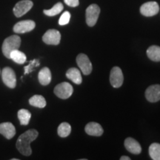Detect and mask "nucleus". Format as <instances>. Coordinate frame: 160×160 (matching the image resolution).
<instances>
[{
    "label": "nucleus",
    "mask_w": 160,
    "mask_h": 160,
    "mask_svg": "<svg viewBox=\"0 0 160 160\" xmlns=\"http://www.w3.org/2000/svg\"><path fill=\"white\" fill-rule=\"evenodd\" d=\"M124 77L122 70L119 67H113L111 71L110 75V82L113 88H118L122 85Z\"/></svg>",
    "instance_id": "6"
},
{
    "label": "nucleus",
    "mask_w": 160,
    "mask_h": 160,
    "mask_svg": "<svg viewBox=\"0 0 160 160\" xmlns=\"http://www.w3.org/2000/svg\"><path fill=\"white\" fill-rule=\"evenodd\" d=\"M33 4L30 0H22L16 4L13 8V13L17 17H21L32 8Z\"/></svg>",
    "instance_id": "8"
},
{
    "label": "nucleus",
    "mask_w": 160,
    "mask_h": 160,
    "mask_svg": "<svg viewBox=\"0 0 160 160\" xmlns=\"http://www.w3.org/2000/svg\"><path fill=\"white\" fill-rule=\"evenodd\" d=\"M73 92L72 85L68 82H62L57 85L54 88V93L60 99H66L71 97Z\"/></svg>",
    "instance_id": "4"
},
{
    "label": "nucleus",
    "mask_w": 160,
    "mask_h": 160,
    "mask_svg": "<svg viewBox=\"0 0 160 160\" xmlns=\"http://www.w3.org/2000/svg\"><path fill=\"white\" fill-rule=\"evenodd\" d=\"M149 155L153 160H160V144L153 143L149 147Z\"/></svg>",
    "instance_id": "23"
},
{
    "label": "nucleus",
    "mask_w": 160,
    "mask_h": 160,
    "mask_svg": "<svg viewBox=\"0 0 160 160\" xmlns=\"http://www.w3.org/2000/svg\"><path fill=\"white\" fill-rule=\"evenodd\" d=\"M66 77L77 85H80L82 82L81 72L76 68H71L66 73Z\"/></svg>",
    "instance_id": "16"
},
{
    "label": "nucleus",
    "mask_w": 160,
    "mask_h": 160,
    "mask_svg": "<svg viewBox=\"0 0 160 160\" xmlns=\"http://www.w3.org/2000/svg\"><path fill=\"white\" fill-rule=\"evenodd\" d=\"M43 42L47 45H59L61 40V34L59 31L55 29H51L46 31L42 37Z\"/></svg>",
    "instance_id": "10"
},
{
    "label": "nucleus",
    "mask_w": 160,
    "mask_h": 160,
    "mask_svg": "<svg viewBox=\"0 0 160 160\" xmlns=\"http://www.w3.org/2000/svg\"><path fill=\"white\" fill-rule=\"evenodd\" d=\"M0 133L6 139H11L16 134L14 125L11 122H3L0 124Z\"/></svg>",
    "instance_id": "13"
},
{
    "label": "nucleus",
    "mask_w": 160,
    "mask_h": 160,
    "mask_svg": "<svg viewBox=\"0 0 160 160\" xmlns=\"http://www.w3.org/2000/svg\"><path fill=\"white\" fill-rule=\"evenodd\" d=\"M85 131L86 133L90 136L94 137H100L102 135L103 129L99 123L97 122H89L85 126Z\"/></svg>",
    "instance_id": "15"
},
{
    "label": "nucleus",
    "mask_w": 160,
    "mask_h": 160,
    "mask_svg": "<svg viewBox=\"0 0 160 160\" xmlns=\"http://www.w3.org/2000/svg\"><path fill=\"white\" fill-rule=\"evenodd\" d=\"M30 105L39 108H43L46 106L45 99L41 95H34L29 99Z\"/></svg>",
    "instance_id": "21"
},
{
    "label": "nucleus",
    "mask_w": 160,
    "mask_h": 160,
    "mask_svg": "<svg viewBox=\"0 0 160 160\" xmlns=\"http://www.w3.org/2000/svg\"><path fill=\"white\" fill-rule=\"evenodd\" d=\"M121 160H131V158L127 157V156H122L121 158H120Z\"/></svg>",
    "instance_id": "28"
},
{
    "label": "nucleus",
    "mask_w": 160,
    "mask_h": 160,
    "mask_svg": "<svg viewBox=\"0 0 160 160\" xmlns=\"http://www.w3.org/2000/svg\"><path fill=\"white\" fill-rule=\"evenodd\" d=\"M125 147L130 153L133 154H139L142 151V148L139 143L131 137L127 138L125 140Z\"/></svg>",
    "instance_id": "14"
},
{
    "label": "nucleus",
    "mask_w": 160,
    "mask_h": 160,
    "mask_svg": "<svg viewBox=\"0 0 160 160\" xmlns=\"http://www.w3.org/2000/svg\"><path fill=\"white\" fill-rule=\"evenodd\" d=\"M159 11V6L156 2H148L140 8V13L145 17H153Z\"/></svg>",
    "instance_id": "9"
},
{
    "label": "nucleus",
    "mask_w": 160,
    "mask_h": 160,
    "mask_svg": "<svg viewBox=\"0 0 160 160\" xmlns=\"http://www.w3.org/2000/svg\"><path fill=\"white\" fill-rule=\"evenodd\" d=\"M77 63L83 74L88 75L92 71V64L87 55L80 53L77 57Z\"/></svg>",
    "instance_id": "7"
},
{
    "label": "nucleus",
    "mask_w": 160,
    "mask_h": 160,
    "mask_svg": "<svg viewBox=\"0 0 160 160\" xmlns=\"http://www.w3.org/2000/svg\"><path fill=\"white\" fill-rule=\"evenodd\" d=\"M2 78L4 84L10 88H14L17 85V77L13 69L6 67L2 71Z\"/></svg>",
    "instance_id": "5"
},
{
    "label": "nucleus",
    "mask_w": 160,
    "mask_h": 160,
    "mask_svg": "<svg viewBox=\"0 0 160 160\" xmlns=\"http://www.w3.org/2000/svg\"><path fill=\"white\" fill-rule=\"evenodd\" d=\"M11 160H19V159H12Z\"/></svg>",
    "instance_id": "29"
},
{
    "label": "nucleus",
    "mask_w": 160,
    "mask_h": 160,
    "mask_svg": "<svg viewBox=\"0 0 160 160\" xmlns=\"http://www.w3.org/2000/svg\"><path fill=\"white\" fill-rule=\"evenodd\" d=\"M39 133L37 130H28L20 135L17 142V148L24 156H30L32 153L31 143L37 139Z\"/></svg>",
    "instance_id": "1"
},
{
    "label": "nucleus",
    "mask_w": 160,
    "mask_h": 160,
    "mask_svg": "<svg viewBox=\"0 0 160 160\" xmlns=\"http://www.w3.org/2000/svg\"><path fill=\"white\" fill-rule=\"evenodd\" d=\"M145 97L150 102H157L160 100V85L150 86L145 91Z\"/></svg>",
    "instance_id": "12"
},
{
    "label": "nucleus",
    "mask_w": 160,
    "mask_h": 160,
    "mask_svg": "<svg viewBox=\"0 0 160 160\" xmlns=\"http://www.w3.org/2000/svg\"><path fill=\"white\" fill-rule=\"evenodd\" d=\"M57 132H58V135H59L60 137L65 138L68 137L71 132V125H70V124L67 122L61 123L59 127H58Z\"/></svg>",
    "instance_id": "22"
},
{
    "label": "nucleus",
    "mask_w": 160,
    "mask_h": 160,
    "mask_svg": "<svg viewBox=\"0 0 160 160\" xmlns=\"http://www.w3.org/2000/svg\"><path fill=\"white\" fill-rule=\"evenodd\" d=\"M21 45V39L19 36L13 35L6 38L2 44V53L5 57L10 59V54L13 51L19 48Z\"/></svg>",
    "instance_id": "2"
},
{
    "label": "nucleus",
    "mask_w": 160,
    "mask_h": 160,
    "mask_svg": "<svg viewBox=\"0 0 160 160\" xmlns=\"http://www.w3.org/2000/svg\"><path fill=\"white\" fill-rule=\"evenodd\" d=\"M39 65V62L38 59H33L30 62L29 65L25 67V74H28V73H31L33 71V68Z\"/></svg>",
    "instance_id": "26"
},
{
    "label": "nucleus",
    "mask_w": 160,
    "mask_h": 160,
    "mask_svg": "<svg viewBox=\"0 0 160 160\" xmlns=\"http://www.w3.org/2000/svg\"><path fill=\"white\" fill-rule=\"evenodd\" d=\"M36 27V23L32 20H24L19 22L13 27V31L17 33H25L33 31Z\"/></svg>",
    "instance_id": "11"
},
{
    "label": "nucleus",
    "mask_w": 160,
    "mask_h": 160,
    "mask_svg": "<svg viewBox=\"0 0 160 160\" xmlns=\"http://www.w3.org/2000/svg\"><path fill=\"white\" fill-rule=\"evenodd\" d=\"M147 56L153 62H160V47L152 45L147 50Z\"/></svg>",
    "instance_id": "18"
},
{
    "label": "nucleus",
    "mask_w": 160,
    "mask_h": 160,
    "mask_svg": "<svg viewBox=\"0 0 160 160\" xmlns=\"http://www.w3.org/2000/svg\"><path fill=\"white\" fill-rule=\"evenodd\" d=\"M100 13L99 7L96 4H92L86 9V22L90 27H93L97 23Z\"/></svg>",
    "instance_id": "3"
},
{
    "label": "nucleus",
    "mask_w": 160,
    "mask_h": 160,
    "mask_svg": "<svg viewBox=\"0 0 160 160\" xmlns=\"http://www.w3.org/2000/svg\"><path fill=\"white\" fill-rule=\"evenodd\" d=\"M70 19H71V13L68 11H65L59 18V24L60 25H65L69 23Z\"/></svg>",
    "instance_id": "25"
},
{
    "label": "nucleus",
    "mask_w": 160,
    "mask_h": 160,
    "mask_svg": "<svg viewBox=\"0 0 160 160\" xmlns=\"http://www.w3.org/2000/svg\"><path fill=\"white\" fill-rule=\"evenodd\" d=\"M38 79L41 85L44 86L49 85L51 81V73L48 68H43L40 70L38 75Z\"/></svg>",
    "instance_id": "17"
},
{
    "label": "nucleus",
    "mask_w": 160,
    "mask_h": 160,
    "mask_svg": "<svg viewBox=\"0 0 160 160\" xmlns=\"http://www.w3.org/2000/svg\"><path fill=\"white\" fill-rule=\"evenodd\" d=\"M10 59L13 60V62H15L16 63L22 65V64H24L25 62L27 57H26V55L25 53L19 51L17 49L11 52V54H10Z\"/></svg>",
    "instance_id": "19"
},
{
    "label": "nucleus",
    "mask_w": 160,
    "mask_h": 160,
    "mask_svg": "<svg viewBox=\"0 0 160 160\" xmlns=\"http://www.w3.org/2000/svg\"><path fill=\"white\" fill-rule=\"evenodd\" d=\"M63 8L62 4L61 2H58L51 9L44 10L43 12L45 15L49 16V17H53V16H56L61 13L62 11L63 10Z\"/></svg>",
    "instance_id": "24"
},
{
    "label": "nucleus",
    "mask_w": 160,
    "mask_h": 160,
    "mask_svg": "<svg viewBox=\"0 0 160 160\" xmlns=\"http://www.w3.org/2000/svg\"><path fill=\"white\" fill-rule=\"evenodd\" d=\"M18 118H19L20 125H28L29 124L30 119L31 118V112L26 109H21L17 113Z\"/></svg>",
    "instance_id": "20"
},
{
    "label": "nucleus",
    "mask_w": 160,
    "mask_h": 160,
    "mask_svg": "<svg viewBox=\"0 0 160 160\" xmlns=\"http://www.w3.org/2000/svg\"><path fill=\"white\" fill-rule=\"evenodd\" d=\"M65 4L67 5L70 6V7H77L79 5V0H64Z\"/></svg>",
    "instance_id": "27"
}]
</instances>
